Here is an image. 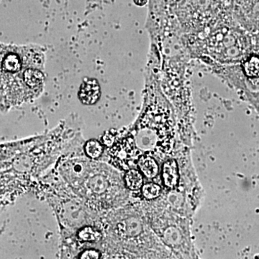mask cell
Masks as SVG:
<instances>
[{
  "mask_svg": "<svg viewBox=\"0 0 259 259\" xmlns=\"http://www.w3.org/2000/svg\"><path fill=\"white\" fill-rule=\"evenodd\" d=\"M45 62L40 47L0 42V108L6 110L41 93Z\"/></svg>",
  "mask_w": 259,
  "mask_h": 259,
  "instance_id": "6da1fadb",
  "label": "cell"
},
{
  "mask_svg": "<svg viewBox=\"0 0 259 259\" xmlns=\"http://www.w3.org/2000/svg\"><path fill=\"white\" fill-rule=\"evenodd\" d=\"M148 116V124L136 136V145L141 151L166 154L171 151L175 137L173 121L168 107L161 102Z\"/></svg>",
  "mask_w": 259,
  "mask_h": 259,
  "instance_id": "7a4b0ae2",
  "label": "cell"
},
{
  "mask_svg": "<svg viewBox=\"0 0 259 259\" xmlns=\"http://www.w3.org/2000/svg\"><path fill=\"white\" fill-rule=\"evenodd\" d=\"M100 84L96 79H87L80 87L79 97L83 105H95L100 99Z\"/></svg>",
  "mask_w": 259,
  "mask_h": 259,
  "instance_id": "3957f363",
  "label": "cell"
},
{
  "mask_svg": "<svg viewBox=\"0 0 259 259\" xmlns=\"http://www.w3.org/2000/svg\"><path fill=\"white\" fill-rule=\"evenodd\" d=\"M162 178L163 184L167 188H176L178 185L180 175L178 165L175 160H168L165 162L162 169Z\"/></svg>",
  "mask_w": 259,
  "mask_h": 259,
  "instance_id": "277c9868",
  "label": "cell"
},
{
  "mask_svg": "<svg viewBox=\"0 0 259 259\" xmlns=\"http://www.w3.org/2000/svg\"><path fill=\"white\" fill-rule=\"evenodd\" d=\"M138 166L141 173L149 179H153L157 176L159 170L156 160L147 154L140 156Z\"/></svg>",
  "mask_w": 259,
  "mask_h": 259,
  "instance_id": "5b68a950",
  "label": "cell"
},
{
  "mask_svg": "<svg viewBox=\"0 0 259 259\" xmlns=\"http://www.w3.org/2000/svg\"><path fill=\"white\" fill-rule=\"evenodd\" d=\"M125 185L129 190H139L142 188L144 178L141 171L136 169L129 170L125 176Z\"/></svg>",
  "mask_w": 259,
  "mask_h": 259,
  "instance_id": "8992f818",
  "label": "cell"
},
{
  "mask_svg": "<svg viewBox=\"0 0 259 259\" xmlns=\"http://www.w3.org/2000/svg\"><path fill=\"white\" fill-rule=\"evenodd\" d=\"M78 237L81 241L86 242H97L102 238L101 233L91 227H84L78 233Z\"/></svg>",
  "mask_w": 259,
  "mask_h": 259,
  "instance_id": "52a82bcc",
  "label": "cell"
},
{
  "mask_svg": "<svg viewBox=\"0 0 259 259\" xmlns=\"http://www.w3.org/2000/svg\"><path fill=\"white\" fill-rule=\"evenodd\" d=\"M84 151L89 157L95 159L101 156L103 152V147L96 140H90L85 145Z\"/></svg>",
  "mask_w": 259,
  "mask_h": 259,
  "instance_id": "ba28073f",
  "label": "cell"
},
{
  "mask_svg": "<svg viewBox=\"0 0 259 259\" xmlns=\"http://www.w3.org/2000/svg\"><path fill=\"white\" fill-rule=\"evenodd\" d=\"M142 193L146 199H156L161 195V187L157 184L147 183L143 186Z\"/></svg>",
  "mask_w": 259,
  "mask_h": 259,
  "instance_id": "9c48e42d",
  "label": "cell"
},
{
  "mask_svg": "<svg viewBox=\"0 0 259 259\" xmlns=\"http://www.w3.org/2000/svg\"><path fill=\"white\" fill-rule=\"evenodd\" d=\"M79 258L81 259H98L100 258V253L97 250H87L80 255Z\"/></svg>",
  "mask_w": 259,
  "mask_h": 259,
  "instance_id": "30bf717a",
  "label": "cell"
},
{
  "mask_svg": "<svg viewBox=\"0 0 259 259\" xmlns=\"http://www.w3.org/2000/svg\"><path fill=\"white\" fill-rule=\"evenodd\" d=\"M250 37H251L252 44H253V52L259 54V31L250 35Z\"/></svg>",
  "mask_w": 259,
  "mask_h": 259,
  "instance_id": "8fae6325",
  "label": "cell"
},
{
  "mask_svg": "<svg viewBox=\"0 0 259 259\" xmlns=\"http://www.w3.org/2000/svg\"><path fill=\"white\" fill-rule=\"evenodd\" d=\"M13 146H0V161L6 157L8 153L11 152Z\"/></svg>",
  "mask_w": 259,
  "mask_h": 259,
  "instance_id": "7c38bea8",
  "label": "cell"
}]
</instances>
